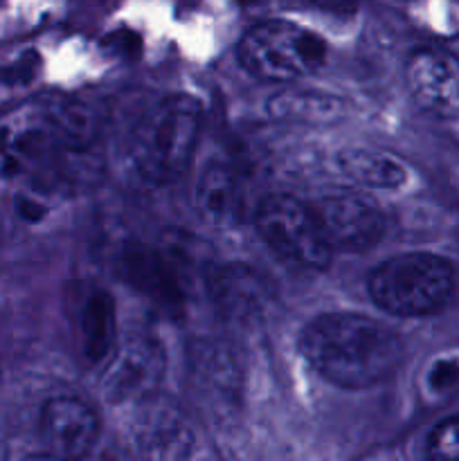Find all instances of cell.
I'll return each instance as SVG.
<instances>
[{
  "mask_svg": "<svg viewBox=\"0 0 459 461\" xmlns=\"http://www.w3.org/2000/svg\"><path fill=\"white\" fill-rule=\"evenodd\" d=\"M310 3L331 12H354L358 0H310Z\"/></svg>",
  "mask_w": 459,
  "mask_h": 461,
  "instance_id": "obj_21",
  "label": "cell"
},
{
  "mask_svg": "<svg viewBox=\"0 0 459 461\" xmlns=\"http://www.w3.org/2000/svg\"><path fill=\"white\" fill-rule=\"evenodd\" d=\"M238 59L259 79L292 81L322 66L327 43L322 36L295 23L266 21L243 36Z\"/></svg>",
  "mask_w": 459,
  "mask_h": 461,
  "instance_id": "obj_4",
  "label": "cell"
},
{
  "mask_svg": "<svg viewBox=\"0 0 459 461\" xmlns=\"http://www.w3.org/2000/svg\"><path fill=\"white\" fill-rule=\"evenodd\" d=\"M194 205L202 223L214 230H230L241 223L246 194L237 171L228 162H210L198 176Z\"/></svg>",
  "mask_w": 459,
  "mask_h": 461,
  "instance_id": "obj_13",
  "label": "cell"
},
{
  "mask_svg": "<svg viewBox=\"0 0 459 461\" xmlns=\"http://www.w3.org/2000/svg\"><path fill=\"white\" fill-rule=\"evenodd\" d=\"M331 250L363 252L385 232L382 212L358 194H328L310 205Z\"/></svg>",
  "mask_w": 459,
  "mask_h": 461,
  "instance_id": "obj_7",
  "label": "cell"
},
{
  "mask_svg": "<svg viewBox=\"0 0 459 461\" xmlns=\"http://www.w3.org/2000/svg\"><path fill=\"white\" fill-rule=\"evenodd\" d=\"M201 117V104L189 95H174L153 106L130 133L135 171L156 185L178 180L192 162Z\"/></svg>",
  "mask_w": 459,
  "mask_h": 461,
  "instance_id": "obj_2",
  "label": "cell"
},
{
  "mask_svg": "<svg viewBox=\"0 0 459 461\" xmlns=\"http://www.w3.org/2000/svg\"><path fill=\"white\" fill-rule=\"evenodd\" d=\"M39 63V54L36 52H27L25 57L21 59L16 68H3L0 72V79L4 81H30V77L34 75V68Z\"/></svg>",
  "mask_w": 459,
  "mask_h": 461,
  "instance_id": "obj_20",
  "label": "cell"
},
{
  "mask_svg": "<svg viewBox=\"0 0 459 461\" xmlns=\"http://www.w3.org/2000/svg\"><path fill=\"white\" fill-rule=\"evenodd\" d=\"M336 167L349 183L367 189H396L408 183V167L378 149L346 147L336 156Z\"/></svg>",
  "mask_w": 459,
  "mask_h": 461,
  "instance_id": "obj_16",
  "label": "cell"
},
{
  "mask_svg": "<svg viewBox=\"0 0 459 461\" xmlns=\"http://www.w3.org/2000/svg\"><path fill=\"white\" fill-rule=\"evenodd\" d=\"M207 286L212 304L220 318L237 327H259L268 320L274 306V293L268 279L250 266H216L210 273Z\"/></svg>",
  "mask_w": 459,
  "mask_h": 461,
  "instance_id": "obj_8",
  "label": "cell"
},
{
  "mask_svg": "<svg viewBox=\"0 0 459 461\" xmlns=\"http://www.w3.org/2000/svg\"><path fill=\"white\" fill-rule=\"evenodd\" d=\"M410 95L436 120L459 117V59L439 48H421L408 61Z\"/></svg>",
  "mask_w": 459,
  "mask_h": 461,
  "instance_id": "obj_11",
  "label": "cell"
},
{
  "mask_svg": "<svg viewBox=\"0 0 459 461\" xmlns=\"http://www.w3.org/2000/svg\"><path fill=\"white\" fill-rule=\"evenodd\" d=\"M165 349L158 338L129 333L120 338L112 356L102 367V392L111 403H140L151 399L165 376Z\"/></svg>",
  "mask_w": 459,
  "mask_h": 461,
  "instance_id": "obj_6",
  "label": "cell"
},
{
  "mask_svg": "<svg viewBox=\"0 0 459 461\" xmlns=\"http://www.w3.org/2000/svg\"><path fill=\"white\" fill-rule=\"evenodd\" d=\"M120 275L165 313H183L187 304V286L183 268L174 255L160 248L135 243L122 252Z\"/></svg>",
  "mask_w": 459,
  "mask_h": 461,
  "instance_id": "obj_9",
  "label": "cell"
},
{
  "mask_svg": "<svg viewBox=\"0 0 459 461\" xmlns=\"http://www.w3.org/2000/svg\"><path fill=\"white\" fill-rule=\"evenodd\" d=\"M454 291V268L430 252H410L382 261L369 277V295L378 309L400 318L439 311Z\"/></svg>",
  "mask_w": 459,
  "mask_h": 461,
  "instance_id": "obj_3",
  "label": "cell"
},
{
  "mask_svg": "<svg viewBox=\"0 0 459 461\" xmlns=\"http://www.w3.org/2000/svg\"><path fill=\"white\" fill-rule=\"evenodd\" d=\"M40 435L48 453L63 461H81L99 437V417L76 396H54L40 412Z\"/></svg>",
  "mask_w": 459,
  "mask_h": 461,
  "instance_id": "obj_12",
  "label": "cell"
},
{
  "mask_svg": "<svg viewBox=\"0 0 459 461\" xmlns=\"http://www.w3.org/2000/svg\"><path fill=\"white\" fill-rule=\"evenodd\" d=\"M130 435L144 461H187L196 444L187 417L166 401L153 396L140 401Z\"/></svg>",
  "mask_w": 459,
  "mask_h": 461,
  "instance_id": "obj_10",
  "label": "cell"
},
{
  "mask_svg": "<svg viewBox=\"0 0 459 461\" xmlns=\"http://www.w3.org/2000/svg\"><path fill=\"white\" fill-rule=\"evenodd\" d=\"M300 349L315 372L346 390L378 385L400 360L396 333L360 313L320 315L302 331Z\"/></svg>",
  "mask_w": 459,
  "mask_h": 461,
  "instance_id": "obj_1",
  "label": "cell"
},
{
  "mask_svg": "<svg viewBox=\"0 0 459 461\" xmlns=\"http://www.w3.org/2000/svg\"><path fill=\"white\" fill-rule=\"evenodd\" d=\"M421 392L428 401L450 399L459 392V351L439 354L426 365L421 376Z\"/></svg>",
  "mask_w": 459,
  "mask_h": 461,
  "instance_id": "obj_18",
  "label": "cell"
},
{
  "mask_svg": "<svg viewBox=\"0 0 459 461\" xmlns=\"http://www.w3.org/2000/svg\"><path fill=\"white\" fill-rule=\"evenodd\" d=\"M261 241L282 261L306 270H322L333 250L324 241L313 210L286 194L264 198L255 214Z\"/></svg>",
  "mask_w": 459,
  "mask_h": 461,
  "instance_id": "obj_5",
  "label": "cell"
},
{
  "mask_svg": "<svg viewBox=\"0 0 459 461\" xmlns=\"http://www.w3.org/2000/svg\"><path fill=\"white\" fill-rule=\"evenodd\" d=\"M25 461H63V459H58V457H54V455H34V457H30V459H25Z\"/></svg>",
  "mask_w": 459,
  "mask_h": 461,
  "instance_id": "obj_22",
  "label": "cell"
},
{
  "mask_svg": "<svg viewBox=\"0 0 459 461\" xmlns=\"http://www.w3.org/2000/svg\"><path fill=\"white\" fill-rule=\"evenodd\" d=\"M194 374L205 390L216 392L220 396L234 394L241 383L237 354L219 342H207V345L198 347L196 356H194Z\"/></svg>",
  "mask_w": 459,
  "mask_h": 461,
  "instance_id": "obj_17",
  "label": "cell"
},
{
  "mask_svg": "<svg viewBox=\"0 0 459 461\" xmlns=\"http://www.w3.org/2000/svg\"><path fill=\"white\" fill-rule=\"evenodd\" d=\"M349 113V104L336 95L310 90H282L268 99V115L282 124H336Z\"/></svg>",
  "mask_w": 459,
  "mask_h": 461,
  "instance_id": "obj_15",
  "label": "cell"
},
{
  "mask_svg": "<svg viewBox=\"0 0 459 461\" xmlns=\"http://www.w3.org/2000/svg\"><path fill=\"white\" fill-rule=\"evenodd\" d=\"M430 461H459V414L441 421L428 439Z\"/></svg>",
  "mask_w": 459,
  "mask_h": 461,
  "instance_id": "obj_19",
  "label": "cell"
},
{
  "mask_svg": "<svg viewBox=\"0 0 459 461\" xmlns=\"http://www.w3.org/2000/svg\"><path fill=\"white\" fill-rule=\"evenodd\" d=\"M0 3H3V0H0Z\"/></svg>",
  "mask_w": 459,
  "mask_h": 461,
  "instance_id": "obj_23",
  "label": "cell"
},
{
  "mask_svg": "<svg viewBox=\"0 0 459 461\" xmlns=\"http://www.w3.org/2000/svg\"><path fill=\"white\" fill-rule=\"evenodd\" d=\"M117 342L115 302L106 291H90L76 313V349L81 360L88 367H104Z\"/></svg>",
  "mask_w": 459,
  "mask_h": 461,
  "instance_id": "obj_14",
  "label": "cell"
}]
</instances>
